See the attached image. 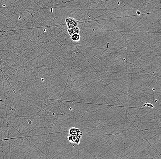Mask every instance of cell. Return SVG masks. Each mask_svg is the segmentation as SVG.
<instances>
[{"label": "cell", "instance_id": "1", "mask_svg": "<svg viewBox=\"0 0 161 159\" xmlns=\"http://www.w3.org/2000/svg\"><path fill=\"white\" fill-rule=\"evenodd\" d=\"M65 21L68 29H71L78 26V21L75 18H67L65 19Z\"/></svg>", "mask_w": 161, "mask_h": 159}, {"label": "cell", "instance_id": "2", "mask_svg": "<svg viewBox=\"0 0 161 159\" xmlns=\"http://www.w3.org/2000/svg\"><path fill=\"white\" fill-rule=\"evenodd\" d=\"M67 32L69 34L70 36H72L75 34H79L80 33V29L77 26L71 29H68L67 30Z\"/></svg>", "mask_w": 161, "mask_h": 159}, {"label": "cell", "instance_id": "3", "mask_svg": "<svg viewBox=\"0 0 161 159\" xmlns=\"http://www.w3.org/2000/svg\"><path fill=\"white\" fill-rule=\"evenodd\" d=\"M71 38L74 41H78L80 39V37L79 34H75L71 36Z\"/></svg>", "mask_w": 161, "mask_h": 159}]
</instances>
